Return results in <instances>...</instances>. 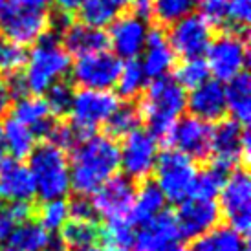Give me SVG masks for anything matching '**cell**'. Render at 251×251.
I'll return each instance as SVG.
<instances>
[{
  "label": "cell",
  "mask_w": 251,
  "mask_h": 251,
  "mask_svg": "<svg viewBox=\"0 0 251 251\" xmlns=\"http://www.w3.org/2000/svg\"><path fill=\"white\" fill-rule=\"evenodd\" d=\"M251 19V0H227V24L235 31H246Z\"/></svg>",
  "instance_id": "cell-41"
},
{
  "label": "cell",
  "mask_w": 251,
  "mask_h": 251,
  "mask_svg": "<svg viewBox=\"0 0 251 251\" xmlns=\"http://www.w3.org/2000/svg\"><path fill=\"white\" fill-rule=\"evenodd\" d=\"M141 68L145 72L147 79H160L167 77L169 72L175 68L176 55L171 44L167 41V35L163 33V29L152 28L149 29L147 35L145 48L141 51Z\"/></svg>",
  "instance_id": "cell-20"
},
{
  "label": "cell",
  "mask_w": 251,
  "mask_h": 251,
  "mask_svg": "<svg viewBox=\"0 0 251 251\" xmlns=\"http://www.w3.org/2000/svg\"><path fill=\"white\" fill-rule=\"evenodd\" d=\"M7 0H0V6H2V4H6Z\"/></svg>",
  "instance_id": "cell-51"
},
{
  "label": "cell",
  "mask_w": 251,
  "mask_h": 251,
  "mask_svg": "<svg viewBox=\"0 0 251 251\" xmlns=\"http://www.w3.org/2000/svg\"><path fill=\"white\" fill-rule=\"evenodd\" d=\"M119 98L112 90H86L74 92L70 110V126L81 138L96 134L99 126L106 125L114 110L119 106Z\"/></svg>",
  "instance_id": "cell-6"
},
{
  "label": "cell",
  "mask_w": 251,
  "mask_h": 251,
  "mask_svg": "<svg viewBox=\"0 0 251 251\" xmlns=\"http://www.w3.org/2000/svg\"><path fill=\"white\" fill-rule=\"evenodd\" d=\"M0 132H2V149H6L13 160L21 161L28 158L37 145L35 132L11 116L4 119Z\"/></svg>",
  "instance_id": "cell-25"
},
{
  "label": "cell",
  "mask_w": 251,
  "mask_h": 251,
  "mask_svg": "<svg viewBox=\"0 0 251 251\" xmlns=\"http://www.w3.org/2000/svg\"><path fill=\"white\" fill-rule=\"evenodd\" d=\"M136 183L126 176H112L94 193L92 205L96 215L108 220H128V213L132 209Z\"/></svg>",
  "instance_id": "cell-15"
},
{
  "label": "cell",
  "mask_w": 251,
  "mask_h": 251,
  "mask_svg": "<svg viewBox=\"0 0 251 251\" xmlns=\"http://www.w3.org/2000/svg\"><path fill=\"white\" fill-rule=\"evenodd\" d=\"M7 244L9 250L15 251H46L51 246V237L31 216L15 226L7 238Z\"/></svg>",
  "instance_id": "cell-26"
},
{
  "label": "cell",
  "mask_w": 251,
  "mask_h": 251,
  "mask_svg": "<svg viewBox=\"0 0 251 251\" xmlns=\"http://www.w3.org/2000/svg\"><path fill=\"white\" fill-rule=\"evenodd\" d=\"M165 207V196L152 180L141 181V185L136 189L132 209L128 213V222L132 226H143L151 222L154 216L163 213Z\"/></svg>",
  "instance_id": "cell-24"
},
{
  "label": "cell",
  "mask_w": 251,
  "mask_h": 251,
  "mask_svg": "<svg viewBox=\"0 0 251 251\" xmlns=\"http://www.w3.org/2000/svg\"><path fill=\"white\" fill-rule=\"evenodd\" d=\"M99 242L105 251H130L136 244L134 226L128 220H108L101 226Z\"/></svg>",
  "instance_id": "cell-30"
},
{
  "label": "cell",
  "mask_w": 251,
  "mask_h": 251,
  "mask_svg": "<svg viewBox=\"0 0 251 251\" xmlns=\"http://www.w3.org/2000/svg\"><path fill=\"white\" fill-rule=\"evenodd\" d=\"M175 79L183 90H193L211 79V72L203 57L181 59V63L175 68Z\"/></svg>",
  "instance_id": "cell-34"
},
{
  "label": "cell",
  "mask_w": 251,
  "mask_h": 251,
  "mask_svg": "<svg viewBox=\"0 0 251 251\" xmlns=\"http://www.w3.org/2000/svg\"><path fill=\"white\" fill-rule=\"evenodd\" d=\"M46 251H68V250H66V246L57 244V246H50V248Z\"/></svg>",
  "instance_id": "cell-48"
},
{
  "label": "cell",
  "mask_w": 251,
  "mask_h": 251,
  "mask_svg": "<svg viewBox=\"0 0 251 251\" xmlns=\"http://www.w3.org/2000/svg\"><path fill=\"white\" fill-rule=\"evenodd\" d=\"M152 2V17L161 24L171 26L187 15L195 13L198 0H151Z\"/></svg>",
  "instance_id": "cell-38"
},
{
  "label": "cell",
  "mask_w": 251,
  "mask_h": 251,
  "mask_svg": "<svg viewBox=\"0 0 251 251\" xmlns=\"http://www.w3.org/2000/svg\"><path fill=\"white\" fill-rule=\"evenodd\" d=\"M11 103V98H9V94H7V88H6V81L0 77V118L6 114L7 106Z\"/></svg>",
  "instance_id": "cell-45"
},
{
  "label": "cell",
  "mask_w": 251,
  "mask_h": 251,
  "mask_svg": "<svg viewBox=\"0 0 251 251\" xmlns=\"http://www.w3.org/2000/svg\"><path fill=\"white\" fill-rule=\"evenodd\" d=\"M72 55L64 50L55 33H46L28 51V59L22 72L26 92L31 96H42L50 86L70 74Z\"/></svg>",
  "instance_id": "cell-3"
},
{
  "label": "cell",
  "mask_w": 251,
  "mask_h": 251,
  "mask_svg": "<svg viewBox=\"0 0 251 251\" xmlns=\"http://www.w3.org/2000/svg\"><path fill=\"white\" fill-rule=\"evenodd\" d=\"M149 29V22L134 13L118 15V19L108 26V46H112L118 59H138L145 48Z\"/></svg>",
  "instance_id": "cell-16"
},
{
  "label": "cell",
  "mask_w": 251,
  "mask_h": 251,
  "mask_svg": "<svg viewBox=\"0 0 251 251\" xmlns=\"http://www.w3.org/2000/svg\"><path fill=\"white\" fill-rule=\"evenodd\" d=\"M55 2L57 9L61 11V13H66V15H74L77 13V9L81 7V4H83L84 0H53Z\"/></svg>",
  "instance_id": "cell-43"
},
{
  "label": "cell",
  "mask_w": 251,
  "mask_h": 251,
  "mask_svg": "<svg viewBox=\"0 0 251 251\" xmlns=\"http://www.w3.org/2000/svg\"><path fill=\"white\" fill-rule=\"evenodd\" d=\"M0 251H15V250H9V248H7V250H0Z\"/></svg>",
  "instance_id": "cell-52"
},
{
  "label": "cell",
  "mask_w": 251,
  "mask_h": 251,
  "mask_svg": "<svg viewBox=\"0 0 251 251\" xmlns=\"http://www.w3.org/2000/svg\"><path fill=\"white\" fill-rule=\"evenodd\" d=\"M33 218L41 224L44 229L51 233V231L63 229V226L68 222L70 218V205L68 202L61 200H50V202H42L39 207L33 209Z\"/></svg>",
  "instance_id": "cell-35"
},
{
  "label": "cell",
  "mask_w": 251,
  "mask_h": 251,
  "mask_svg": "<svg viewBox=\"0 0 251 251\" xmlns=\"http://www.w3.org/2000/svg\"><path fill=\"white\" fill-rule=\"evenodd\" d=\"M226 178H227V171H224V169L216 167V165L211 163L209 167L198 171L195 180V187H193V195L191 196L205 198V200H215V196L220 193Z\"/></svg>",
  "instance_id": "cell-37"
},
{
  "label": "cell",
  "mask_w": 251,
  "mask_h": 251,
  "mask_svg": "<svg viewBox=\"0 0 251 251\" xmlns=\"http://www.w3.org/2000/svg\"><path fill=\"white\" fill-rule=\"evenodd\" d=\"M167 41L176 57L181 59L203 57L213 41V26L202 15L191 13L171 24Z\"/></svg>",
  "instance_id": "cell-13"
},
{
  "label": "cell",
  "mask_w": 251,
  "mask_h": 251,
  "mask_svg": "<svg viewBox=\"0 0 251 251\" xmlns=\"http://www.w3.org/2000/svg\"><path fill=\"white\" fill-rule=\"evenodd\" d=\"M187 108V92L173 77H160L147 83L141 92L140 116L154 138H165L171 126L183 116Z\"/></svg>",
  "instance_id": "cell-2"
},
{
  "label": "cell",
  "mask_w": 251,
  "mask_h": 251,
  "mask_svg": "<svg viewBox=\"0 0 251 251\" xmlns=\"http://www.w3.org/2000/svg\"><path fill=\"white\" fill-rule=\"evenodd\" d=\"M147 75L143 68H141V63L138 59H132V61H126V63H121V70H119L118 81L114 84V88L118 90V98L121 99H134L141 96V92L145 90L147 86Z\"/></svg>",
  "instance_id": "cell-31"
},
{
  "label": "cell",
  "mask_w": 251,
  "mask_h": 251,
  "mask_svg": "<svg viewBox=\"0 0 251 251\" xmlns=\"http://www.w3.org/2000/svg\"><path fill=\"white\" fill-rule=\"evenodd\" d=\"M191 251H248L246 237L227 226H216L193 242Z\"/></svg>",
  "instance_id": "cell-28"
},
{
  "label": "cell",
  "mask_w": 251,
  "mask_h": 251,
  "mask_svg": "<svg viewBox=\"0 0 251 251\" xmlns=\"http://www.w3.org/2000/svg\"><path fill=\"white\" fill-rule=\"evenodd\" d=\"M160 154L158 138L149 130H134L123 138L119 147V169L132 181H145L152 175L156 160Z\"/></svg>",
  "instance_id": "cell-11"
},
{
  "label": "cell",
  "mask_w": 251,
  "mask_h": 251,
  "mask_svg": "<svg viewBox=\"0 0 251 251\" xmlns=\"http://www.w3.org/2000/svg\"><path fill=\"white\" fill-rule=\"evenodd\" d=\"M29 175L42 202L61 200L70 191V160L66 151L50 141L35 145L28 156Z\"/></svg>",
  "instance_id": "cell-4"
},
{
  "label": "cell",
  "mask_w": 251,
  "mask_h": 251,
  "mask_svg": "<svg viewBox=\"0 0 251 251\" xmlns=\"http://www.w3.org/2000/svg\"><path fill=\"white\" fill-rule=\"evenodd\" d=\"M187 108L191 116L202 119L205 123H218L226 118V86L216 79H209L203 84L189 92Z\"/></svg>",
  "instance_id": "cell-18"
},
{
  "label": "cell",
  "mask_w": 251,
  "mask_h": 251,
  "mask_svg": "<svg viewBox=\"0 0 251 251\" xmlns=\"http://www.w3.org/2000/svg\"><path fill=\"white\" fill-rule=\"evenodd\" d=\"M203 59L211 75H215V79L220 83H227L246 72L248 41L242 31H226L211 41Z\"/></svg>",
  "instance_id": "cell-9"
},
{
  "label": "cell",
  "mask_w": 251,
  "mask_h": 251,
  "mask_svg": "<svg viewBox=\"0 0 251 251\" xmlns=\"http://www.w3.org/2000/svg\"><path fill=\"white\" fill-rule=\"evenodd\" d=\"M72 99H74V88L64 81H59L44 92V101L53 118H61L68 114Z\"/></svg>",
  "instance_id": "cell-39"
},
{
  "label": "cell",
  "mask_w": 251,
  "mask_h": 251,
  "mask_svg": "<svg viewBox=\"0 0 251 251\" xmlns=\"http://www.w3.org/2000/svg\"><path fill=\"white\" fill-rule=\"evenodd\" d=\"M121 70V59L105 51L75 57L72 61L70 74L74 83L86 90H112Z\"/></svg>",
  "instance_id": "cell-12"
},
{
  "label": "cell",
  "mask_w": 251,
  "mask_h": 251,
  "mask_svg": "<svg viewBox=\"0 0 251 251\" xmlns=\"http://www.w3.org/2000/svg\"><path fill=\"white\" fill-rule=\"evenodd\" d=\"M140 123L141 116L138 106H134L132 103H119L110 119L106 121V136H110L112 140L126 138L128 134L140 128Z\"/></svg>",
  "instance_id": "cell-33"
},
{
  "label": "cell",
  "mask_w": 251,
  "mask_h": 251,
  "mask_svg": "<svg viewBox=\"0 0 251 251\" xmlns=\"http://www.w3.org/2000/svg\"><path fill=\"white\" fill-rule=\"evenodd\" d=\"M196 7L211 26H226L227 24V0H198Z\"/></svg>",
  "instance_id": "cell-40"
},
{
  "label": "cell",
  "mask_w": 251,
  "mask_h": 251,
  "mask_svg": "<svg viewBox=\"0 0 251 251\" xmlns=\"http://www.w3.org/2000/svg\"><path fill=\"white\" fill-rule=\"evenodd\" d=\"M99 235H101L99 220H84V218H68L61 233L64 246L74 250L96 246V242H99Z\"/></svg>",
  "instance_id": "cell-29"
},
{
  "label": "cell",
  "mask_w": 251,
  "mask_h": 251,
  "mask_svg": "<svg viewBox=\"0 0 251 251\" xmlns=\"http://www.w3.org/2000/svg\"><path fill=\"white\" fill-rule=\"evenodd\" d=\"M75 251H105V250L99 248V246H86V248H81V250H75Z\"/></svg>",
  "instance_id": "cell-47"
},
{
  "label": "cell",
  "mask_w": 251,
  "mask_h": 251,
  "mask_svg": "<svg viewBox=\"0 0 251 251\" xmlns=\"http://www.w3.org/2000/svg\"><path fill=\"white\" fill-rule=\"evenodd\" d=\"M226 105L233 121L248 125L251 119V81L248 74H240L227 81L226 86Z\"/></svg>",
  "instance_id": "cell-27"
},
{
  "label": "cell",
  "mask_w": 251,
  "mask_h": 251,
  "mask_svg": "<svg viewBox=\"0 0 251 251\" xmlns=\"http://www.w3.org/2000/svg\"><path fill=\"white\" fill-rule=\"evenodd\" d=\"M61 44L70 55L81 57L96 51H105L108 48L106 31L84 26L81 22H70L68 28L61 33Z\"/></svg>",
  "instance_id": "cell-22"
},
{
  "label": "cell",
  "mask_w": 251,
  "mask_h": 251,
  "mask_svg": "<svg viewBox=\"0 0 251 251\" xmlns=\"http://www.w3.org/2000/svg\"><path fill=\"white\" fill-rule=\"evenodd\" d=\"M50 31V15L44 9L15 6L6 2L0 6V35L17 44H35Z\"/></svg>",
  "instance_id": "cell-10"
},
{
  "label": "cell",
  "mask_w": 251,
  "mask_h": 251,
  "mask_svg": "<svg viewBox=\"0 0 251 251\" xmlns=\"http://www.w3.org/2000/svg\"><path fill=\"white\" fill-rule=\"evenodd\" d=\"M11 118L24 123L28 128H31L37 138L39 136H48V132L55 123L44 98L42 96H31V94H26L22 98L15 99Z\"/></svg>",
  "instance_id": "cell-23"
},
{
  "label": "cell",
  "mask_w": 251,
  "mask_h": 251,
  "mask_svg": "<svg viewBox=\"0 0 251 251\" xmlns=\"http://www.w3.org/2000/svg\"><path fill=\"white\" fill-rule=\"evenodd\" d=\"M35 183L28 165L19 160H0V198L9 203H29L35 198Z\"/></svg>",
  "instance_id": "cell-19"
},
{
  "label": "cell",
  "mask_w": 251,
  "mask_h": 251,
  "mask_svg": "<svg viewBox=\"0 0 251 251\" xmlns=\"http://www.w3.org/2000/svg\"><path fill=\"white\" fill-rule=\"evenodd\" d=\"M2 209H4V207H2V200H0V211H2Z\"/></svg>",
  "instance_id": "cell-53"
},
{
  "label": "cell",
  "mask_w": 251,
  "mask_h": 251,
  "mask_svg": "<svg viewBox=\"0 0 251 251\" xmlns=\"http://www.w3.org/2000/svg\"><path fill=\"white\" fill-rule=\"evenodd\" d=\"M211 128L209 123L195 116H181L163 140L167 141L169 149L185 154L193 160H205L209 158V143H211Z\"/></svg>",
  "instance_id": "cell-14"
},
{
  "label": "cell",
  "mask_w": 251,
  "mask_h": 251,
  "mask_svg": "<svg viewBox=\"0 0 251 251\" xmlns=\"http://www.w3.org/2000/svg\"><path fill=\"white\" fill-rule=\"evenodd\" d=\"M180 238L175 215L163 211L141 226L140 233L136 235V246L138 251H167L175 248Z\"/></svg>",
  "instance_id": "cell-21"
},
{
  "label": "cell",
  "mask_w": 251,
  "mask_h": 251,
  "mask_svg": "<svg viewBox=\"0 0 251 251\" xmlns=\"http://www.w3.org/2000/svg\"><path fill=\"white\" fill-rule=\"evenodd\" d=\"M108 2H112L114 6L118 7V9H121V7H128V6H132V2H134V0H108Z\"/></svg>",
  "instance_id": "cell-46"
},
{
  "label": "cell",
  "mask_w": 251,
  "mask_h": 251,
  "mask_svg": "<svg viewBox=\"0 0 251 251\" xmlns=\"http://www.w3.org/2000/svg\"><path fill=\"white\" fill-rule=\"evenodd\" d=\"M77 13L81 24L105 31V28H108L118 19L119 9L108 0H84Z\"/></svg>",
  "instance_id": "cell-32"
},
{
  "label": "cell",
  "mask_w": 251,
  "mask_h": 251,
  "mask_svg": "<svg viewBox=\"0 0 251 251\" xmlns=\"http://www.w3.org/2000/svg\"><path fill=\"white\" fill-rule=\"evenodd\" d=\"M152 173L156 175L154 183L163 193L165 200L180 203L193 195L198 167L193 158L173 149H165L158 154Z\"/></svg>",
  "instance_id": "cell-5"
},
{
  "label": "cell",
  "mask_w": 251,
  "mask_h": 251,
  "mask_svg": "<svg viewBox=\"0 0 251 251\" xmlns=\"http://www.w3.org/2000/svg\"><path fill=\"white\" fill-rule=\"evenodd\" d=\"M0 151H2V132H0Z\"/></svg>",
  "instance_id": "cell-50"
},
{
  "label": "cell",
  "mask_w": 251,
  "mask_h": 251,
  "mask_svg": "<svg viewBox=\"0 0 251 251\" xmlns=\"http://www.w3.org/2000/svg\"><path fill=\"white\" fill-rule=\"evenodd\" d=\"M130 7H132L130 13H134L136 17L143 19V21L149 22L152 19V2L151 0H134Z\"/></svg>",
  "instance_id": "cell-42"
},
{
  "label": "cell",
  "mask_w": 251,
  "mask_h": 251,
  "mask_svg": "<svg viewBox=\"0 0 251 251\" xmlns=\"http://www.w3.org/2000/svg\"><path fill=\"white\" fill-rule=\"evenodd\" d=\"M211 163L224 171H235L250 158V134L244 125L233 119H222L211 128Z\"/></svg>",
  "instance_id": "cell-7"
},
{
  "label": "cell",
  "mask_w": 251,
  "mask_h": 251,
  "mask_svg": "<svg viewBox=\"0 0 251 251\" xmlns=\"http://www.w3.org/2000/svg\"><path fill=\"white\" fill-rule=\"evenodd\" d=\"M218 196L220 218L227 222V227L246 237L251 227V181L248 171L242 167L231 171Z\"/></svg>",
  "instance_id": "cell-8"
},
{
  "label": "cell",
  "mask_w": 251,
  "mask_h": 251,
  "mask_svg": "<svg viewBox=\"0 0 251 251\" xmlns=\"http://www.w3.org/2000/svg\"><path fill=\"white\" fill-rule=\"evenodd\" d=\"M175 218L178 224L180 237L196 240L198 237H202L207 231L218 226L220 209H218V203L215 200L191 196V198L178 203Z\"/></svg>",
  "instance_id": "cell-17"
},
{
  "label": "cell",
  "mask_w": 251,
  "mask_h": 251,
  "mask_svg": "<svg viewBox=\"0 0 251 251\" xmlns=\"http://www.w3.org/2000/svg\"><path fill=\"white\" fill-rule=\"evenodd\" d=\"M15 6H22V7H29V9H48V6L53 2V0H7Z\"/></svg>",
  "instance_id": "cell-44"
},
{
  "label": "cell",
  "mask_w": 251,
  "mask_h": 251,
  "mask_svg": "<svg viewBox=\"0 0 251 251\" xmlns=\"http://www.w3.org/2000/svg\"><path fill=\"white\" fill-rule=\"evenodd\" d=\"M119 171V145L106 134H92L72 149L70 187L90 196Z\"/></svg>",
  "instance_id": "cell-1"
},
{
  "label": "cell",
  "mask_w": 251,
  "mask_h": 251,
  "mask_svg": "<svg viewBox=\"0 0 251 251\" xmlns=\"http://www.w3.org/2000/svg\"><path fill=\"white\" fill-rule=\"evenodd\" d=\"M26 59H28V51L22 44H17L0 35V77H11L21 74L24 70Z\"/></svg>",
  "instance_id": "cell-36"
},
{
  "label": "cell",
  "mask_w": 251,
  "mask_h": 251,
  "mask_svg": "<svg viewBox=\"0 0 251 251\" xmlns=\"http://www.w3.org/2000/svg\"><path fill=\"white\" fill-rule=\"evenodd\" d=\"M167 251H187V250H183L180 246H175V248H171V250H167Z\"/></svg>",
  "instance_id": "cell-49"
}]
</instances>
